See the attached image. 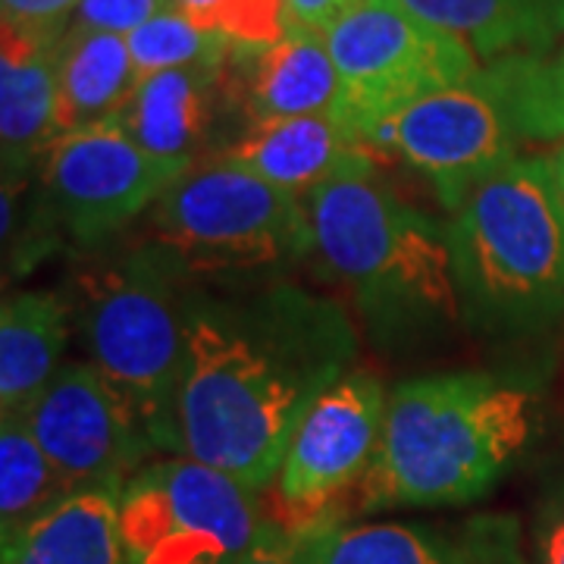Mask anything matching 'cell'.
Here are the masks:
<instances>
[{
	"label": "cell",
	"instance_id": "18",
	"mask_svg": "<svg viewBox=\"0 0 564 564\" xmlns=\"http://www.w3.org/2000/svg\"><path fill=\"white\" fill-rule=\"evenodd\" d=\"M69 302L54 292H17L0 307V417H25L61 373Z\"/></svg>",
	"mask_w": 564,
	"mask_h": 564
},
{
	"label": "cell",
	"instance_id": "24",
	"mask_svg": "<svg viewBox=\"0 0 564 564\" xmlns=\"http://www.w3.org/2000/svg\"><path fill=\"white\" fill-rule=\"evenodd\" d=\"M173 0H79L69 29H95L113 35H132L139 25L170 10Z\"/></svg>",
	"mask_w": 564,
	"mask_h": 564
},
{
	"label": "cell",
	"instance_id": "28",
	"mask_svg": "<svg viewBox=\"0 0 564 564\" xmlns=\"http://www.w3.org/2000/svg\"><path fill=\"white\" fill-rule=\"evenodd\" d=\"M239 564H302L295 549H292V536H285L282 530L273 524L263 527V533L258 536V543L248 549Z\"/></svg>",
	"mask_w": 564,
	"mask_h": 564
},
{
	"label": "cell",
	"instance_id": "12",
	"mask_svg": "<svg viewBox=\"0 0 564 564\" xmlns=\"http://www.w3.org/2000/svg\"><path fill=\"white\" fill-rule=\"evenodd\" d=\"M383 383L373 373L348 370L304 411L273 489L282 505L314 511L348 486L361 484L373 462L386 421Z\"/></svg>",
	"mask_w": 564,
	"mask_h": 564
},
{
	"label": "cell",
	"instance_id": "29",
	"mask_svg": "<svg viewBox=\"0 0 564 564\" xmlns=\"http://www.w3.org/2000/svg\"><path fill=\"white\" fill-rule=\"evenodd\" d=\"M552 161V173H555V185H558V195H562V204H564V144L549 158Z\"/></svg>",
	"mask_w": 564,
	"mask_h": 564
},
{
	"label": "cell",
	"instance_id": "6",
	"mask_svg": "<svg viewBox=\"0 0 564 564\" xmlns=\"http://www.w3.org/2000/svg\"><path fill=\"white\" fill-rule=\"evenodd\" d=\"M151 242L188 276H267L314 254L307 198L236 163H195L148 210Z\"/></svg>",
	"mask_w": 564,
	"mask_h": 564
},
{
	"label": "cell",
	"instance_id": "20",
	"mask_svg": "<svg viewBox=\"0 0 564 564\" xmlns=\"http://www.w3.org/2000/svg\"><path fill=\"white\" fill-rule=\"evenodd\" d=\"M122 484L79 486L17 540L3 543V564H122Z\"/></svg>",
	"mask_w": 564,
	"mask_h": 564
},
{
	"label": "cell",
	"instance_id": "7",
	"mask_svg": "<svg viewBox=\"0 0 564 564\" xmlns=\"http://www.w3.org/2000/svg\"><path fill=\"white\" fill-rule=\"evenodd\" d=\"M263 527L254 489L185 455L144 464L120 489L122 564H239Z\"/></svg>",
	"mask_w": 564,
	"mask_h": 564
},
{
	"label": "cell",
	"instance_id": "22",
	"mask_svg": "<svg viewBox=\"0 0 564 564\" xmlns=\"http://www.w3.org/2000/svg\"><path fill=\"white\" fill-rule=\"evenodd\" d=\"M79 486L47 458L29 423L0 417V545L61 505Z\"/></svg>",
	"mask_w": 564,
	"mask_h": 564
},
{
	"label": "cell",
	"instance_id": "23",
	"mask_svg": "<svg viewBox=\"0 0 564 564\" xmlns=\"http://www.w3.org/2000/svg\"><path fill=\"white\" fill-rule=\"evenodd\" d=\"M126 41H129L139 76L182 69V66H217V63H229L232 57L229 41L198 25L188 13H182L180 7H170L158 17H151L132 35H126Z\"/></svg>",
	"mask_w": 564,
	"mask_h": 564
},
{
	"label": "cell",
	"instance_id": "25",
	"mask_svg": "<svg viewBox=\"0 0 564 564\" xmlns=\"http://www.w3.org/2000/svg\"><path fill=\"white\" fill-rule=\"evenodd\" d=\"M79 0H0L3 22L61 41L73 22Z\"/></svg>",
	"mask_w": 564,
	"mask_h": 564
},
{
	"label": "cell",
	"instance_id": "16",
	"mask_svg": "<svg viewBox=\"0 0 564 564\" xmlns=\"http://www.w3.org/2000/svg\"><path fill=\"white\" fill-rule=\"evenodd\" d=\"M57 44L3 22L0 148L7 180L22 176L57 141Z\"/></svg>",
	"mask_w": 564,
	"mask_h": 564
},
{
	"label": "cell",
	"instance_id": "1",
	"mask_svg": "<svg viewBox=\"0 0 564 564\" xmlns=\"http://www.w3.org/2000/svg\"><path fill=\"white\" fill-rule=\"evenodd\" d=\"M358 336L329 299L289 282L185 307L180 455L217 467L254 492L270 489L304 411L348 373Z\"/></svg>",
	"mask_w": 564,
	"mask_h": 564
},
{
	"label": "cell",
	"instance_id": "15",
	"mask_svg": "<svg viewBox=\"0 0 564 564\" xmlns=\"http://www.w3.org/2000/svg\"><path fill=\"white\" fill-rule=\"evenodd\" d=\"M232 54L245 66L242 104L248 126L292 117H339L343 76L321 32L289 25L276 44Z\"/></svg>",
	"mask_w": 564,
	"mask_h": 564
},
{
	"label": "cell",
	"instance_id": "26",
	"mask_svg": "<svg viewBox=\"0 0 564 564\" xmlns=\"http://www.w3.org/2000/svg\"><path fill=\"white\" fill-rule=\"evenodd\" d=\"M361 0H285V17L289 25L311 29V32H326L336 20H343L351 7Z\"/></svg>",
	"mask_w": 564,
	"mask_h": 564
},
{
	"label": "cell",
	"instance_id": "11",
	"mask_svg": "<svg viewBox=\"0 0 564 564\" xmlns=\"http://www.w3.org/2000/svg\"><path fill=\"white\" fill-rule=\"evenodd\" d=\"M76 486L126 484L158 452L91 361H66L22 417Z\"/></svg>",
	"mask_w": 564,
	"mask_h": 564
},
{
	"label": "cell",
	"instance_id": "8",
	"mask_svg": "<svg viewBox=\"0 0 564 564\" xmlns=\"http://www.w3.org/2000/svg\"><path fill=\"white\" fill-rule=\"evenodd\" d=\"M323 39L343 76L339 120L364 148L404 104L480 73L477 54L462 39L423 22L399 0H361Z\"/></svg>",
	"mask_w": 564,
	"mask_h": 564
},
{
	"label": "cell",
	"instance_id": "17",
	"mask_svg": "<svg viewBox=\"0 0 564 564\" xmlns=\"http://www.w3.org/2000/svg\"><path fill=\"white\" fill-rule=\"evenodd\" d=\"M226 69L229 63L141 76L117 122L151 154L195 166L198 151L214 132Z\"/></svg>",
	"mask_w": 564,
	"mask_h": 564
},
{
	"label": "cell",
	"instance_id": "19",
	"mask_svg": "<svg viewBox=\"0 0 564 564\" xmlns=\"http://www.w3.org/2000/svg\"><path fill=\"white\" fill-rule=\"evenodd\" d=\"M139 79L126 35L66 29L57 44V139L117 120Z\"/></svg>",
	"mask_w": 564,
	"mask_h": 564
},
{
	"label": "cell",
	"instance_id": "30",
	"mask_svg": "<svg viewBox=\"0 0 564 564\" xmlns=\"http://www.w3.org/2000/svg\"><path fill=\"white\" fill-rule=\"evenodd\" d=\"M562 66H564V61H562Z\"/></svg>",
	"mask_w": 564,
	"mask_h": 564
},
{
	"label": "cell",
	"instance_id": "5",
	"mask_svg": "<svg viewBox=\"0 0 564 564\" xmlns=\"http://www.w3.org/2000/svg\"><path fill=\"white\" fill-rule=\"evenodd\" d=\"M192 276L148 242L76 276L73 323L88 361L117 389L154 448L180 455L185 307Z\"/></svg>",
	"mask_w": 564,
	"mask_h": 564
},
{
	"label": "cell",
	"instance_id": "10",
	"mask_svg": "<svg viewBox=\"0 0 564 564\" xmlns=\"http://www.w3.org/2000/svg\"><path fill=\"white\" fill-rule=\"evenodd\" d=\"M188 166L141 148L120 122L69 132L44 151V192L66 232L95 245L148 217Z\"/></svg>",
	"mask_w": 564,
	"mask_h": 564
},
{
	"label": "cell",
	"instance_id": "3",
	"mask_svg": "<svg viewBox=\"0 0 564 564\" xmlns=\"http://www.w3.org/2000/svg\"><path fill=\"white\" fill-rule=\"evenodd\" d=\"M307 214L314 254L380 343H421L464 321L445 223L399 198L373 166L314 188Z\"/></svg>",
	"mask_w": 564,
	"mask_h": 564
},
{
	"label": "cell",
	"instance_id": "9",
	"mask_svg": "<svg viewBox=\"0 0 564 564\" xmlns=\"http://www.w3.org/2000/svg\"><path fill=\"white\" fill-rule=\"evenodd\" d=\"M524 122L489 69L474 79L430 91L389 113L367 139V148H386L433 182L452 210L464 195L518 158Z\"/></svg>",
	"mask_w": 564,
	"mask_h": 564
},
{
	"label": "cell",
	"instance_id": "27",
	"mask_svg": "<svg viewBox=\"0 0 564 564\" xmlns=\"http://www.w3.org/2000/svg\"><path fill=\"white\" fill-rule=\"evenodd\" d=\"M536 564H564V492L545 505L536 533Z\"/></svg>",
	"mask_w": 564,
	"mask_h": 564
},
{
	"label": "cell",
	"instance_id": "2",
	"mask_svg": "<svg viewBox=\"0 0 564 564\" xmlns=\"http://www.w3.org/2000/svg\"><path fill=\"white\" fill-rule=\"evenodd\" d=\"M536 426V395L489 373H443L389 392L383 436L361 477L364 511L477 502Z\"/></svg>",
	"mask_w": 564,
	"mask_h": 564
},
{
	"label": "cell",
	"instance_id": "21",
	"mask_svg": "<svg viewBox=\"0 0 564 564\" xmlns=\"http://www.w3.org/2000/svg\"><path fill=\"white\" fill-rule=\"evenodd\" d=\"M423 22L462 39L477 61H502L518 47L552 39L555 0H399Z\"/></svg>",
	"mask_w": 564,
	"mask_h": 564
},
{
	"label": "cell",
	"instance_id": "13",
	"mask_svg": "<svg viewBox=\"0 0 564 564\" xmlns=\"http://www.w3.org/2000/svg\"><path fill=\"white\" fill-rule=\"evenodd\" d=\"M302 564H527L514 514L484 511L448 524L311 521L292 533Z\"/></svg>",
	"mask_w": 564,
	"mask_h": 564
},
{
	"label": "cell",
	"instance_id": "14",
	"mask_svg": "<svg viewBox=\"0 0 564 564\" xmlns=\"http://www.w3.org/2000/svg\"><path fill=\"white\" fill-rule=\"evenodd\" d=\"M217 158L302 198L326 182L373 166L370 148H364L339 117L254 122Z\"/></svg>",
	"mask_w": 564,
	"mask_h": 564
},
{
	"label": "cell",
	"instance_id": "4",
	"mask_svg": "<svg viewBox=\"0 0 564 564\" xmlns=\"http://www.w3.org/2000/svg\"><path fill=\"white\" fill-rule=\"evenodd\" d=\"M464 323L521 333L564 307V204L549 158H511L448 210Z\"/></svg>",
	"mask_w": 564,
	"mask_h": 564
}]
</instances>
